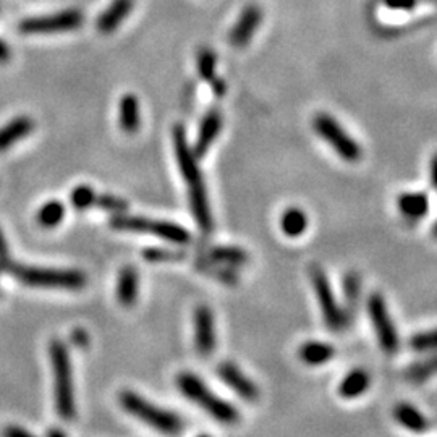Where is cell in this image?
<instances>
[{
	"instance_id": "1",
	"label": "cell",
	"mask_w": 437,
	"mask_h": 437,
	"mask_svg": "<svg viewBox=\"0 0 437 437\" xmlns=\"http://www.w3.org/2000/svg\"><path fill=\"white\" fill-rule=\"evenodd\" d=\"M172 136L180 172H182L185 183L188 186L191 212H193V217L201 232L211 233L214 230V217L211 212V206H209L207 190L203 178V172L200 166H198V157L195 156L193 148L190 146L188 139H186L185 128L182 125H177L173 128Z\"/></svg>"
},
{
	"instance_id": "2",
	"label": "cell",
	"mask_w": 437,
	"mask_h": 437,
	"mask_svg": "<svg viewBox=\"0 0 437 437\" xmlns=\"http://www.w3.org/2000/svg\"><path fill=\"white\" fill-rule=\"evenodd\" d=\"M0 272H7L21 284L36 288L80 290L86 285V276L81 271L25 266L11 261V258L0 266Z\"/></svg>"
},
{
	"instance_id": "3",
	"label": "cell",
	"mask_w": 437,
	"mask_h": 437,
	"mask_svg": "<svg viewBox=\"0 0 437 437\" xmlns=\"http://www.w3.org/2000/svg\"><path fill=\"white\" fill-rule=\"evenodd\" d=\"M177 387L186 399L203 408L215 421L229 424V426L240 421L242 416L238 408L230 404V401L219 397L217 394H214L212 390L206 386V382H204L201 377L193 374V372H180L177 376Z\"/></svg>"
},
{
	"instance_id": "4",
	"label": "cell",
	"mask_w": 437,
	"mask_h": 437,
	"mask_svg": "<svg viewBox=\"0 0 437 437\" xmlns=\"http://www.w3.org/2000/svg\"><path fill=\"white\" fill-rule=\"evenodd\" d=\"M49 357L54 372V394L55 408L58 416L67 421H72L77 416V405H75V390H73V374L72 361H70L68 348L65 343L58 339L50 340Z\"/></svg>"
},
{
	"instance_id": "5",
	"label": "cell",
	"mask_w": 437,
	"mask_h": 437,
	"mask_svg": "<svg viewBox=\"0 0 437 437\" xmlns=\"http://www.w3.org/2000/svg\"><path fill=\"white\" fill-rule=\"evenodd\" d=\"M313 131L347 164H357L363 159V146L345 130L334 115L319 112L313 117Z\"/></svg>"
},
{
	"instance_id": "6",
	"label": "cell",
	"mask_w": 437,
	"mask_h": 437,
	"mask_svg": "<svg viewBox=\"0 0 437 437\" xmlns=\"http://www.w3.org/2000/svg\"><path fill=\"white\" fill-rule=\"evenodd\" d=\"M119 401L124 410L138 419H141L151 428H154L161 433L166 434H178L183 429V421L177 413L161 408L154 404H151L141 395H138L133 390H124L119 395Z\"/></svg>"
},
{
	"instance_id": "7",
	"label": "cell",
	"mask_w": 437,
	"mask_h": 437,
	"mask_svg": "<svg viewBox=\"0 0 437 437\" xmlns=\"http://www.w3.org/2000/svg\"><path fill=\"white\" fill-rule=\"evenodd\" d=\"M110 225L115 230L122 232H136V233H149V235L159 237L162 240H167L175 244H186L191 242V233L183 225L177 222H168V220H153L146 217H136V215L126 214H114L110 219Z\"/></svg>"
},
{
	"instance_id": "8",
	"label": "cell",
	"mask_w": 437,
	"mask_h": 437,
	"mask_svg": "<svg viewBox=\"0 0 437 437\" xmlns=\"http://www.w3.org/2000/svg\"><path fill=\"white\" fill-rule=\"evenodd\" d=\"M366 313H368L372 330H374L377 343L382 352L389 355V357L397 355L400 350V334L382 293L372 291L368 296V300H366Z\"/></svg>"
},
{
	"instance_id": "9",
	"label": "cell",
	"mask_w": 437,
	"mask_h": 437,
	"mask_svg": "<svg viewBox=\"0 0 437 437\" xmlns=\"http://www.w3.org/2000/svg\"><path fill=\"white\" fill-rule=\"evenodd\" d=\"M310 281L325 328L332 332H342L348 325V320L345 318V313H343L340 301L337 300V295L334 288H332L328 274H325L323 267L314 264L310 269Z\"/></svg>"
},
{
	"instance_id": "10",
	"label": "cell",
	"mask_w": 437,
	"mask_h": 437,
	"mask_svg": "<svg viewBox=\"0 0 437 437\" xmlns=\"http://www.w3.org/2000/svg\"><path fill=\"white\" fill-rule=\"evenodd\" d=\"M85 16L77 9H70L58 11V14L33 16L20 23L18 29L25 34H49V33H62L73 31L83 26Z\"/></svg>"
},
{
	"instance_id": "11",
	"label": "cell",
	"mask_w": 437,
	"mask_h": 437,
	"mask_svg": "<svg viewBox=\"0 0 437 437\" xmlns=\"http://www.w3.org/2000/svg\"><path fill=\"white\" fill-rule=\"evenodd\" d=\"M217 376L233 394H237L244 401L253 404L259 399L261 392L258 384L248 374H244V371L232 361H224L217 366Z\"/></svg>"
},
{
	"instance_id": "12",
	"label": "cell",
	"mask_w": 437,
	"mask_h": 437,
	"mask_svg": "<svg viewBox=\"0 0 437 437\" xmlns=\"http://www.w3.org/2000/svg\"><path fill=\"white\" fill-rule=\"evenodd\" d=\"M195 347L203 357H209L217 347V334H215V318L211 308L200 305L195 310Z\"/></svg>"
},
{
	"instance_id": "13",
	"label": "cell",
	"mask_w": 437,
	"mask_h": 437,
	"mask_svg": "<svg viewBox=\"0 0 437 437\" xmlns=\"http://www.w3.org/2000/svg\"><path fill=\"white\" fill-rule=\"evenodd\" d=\"M222 126L224 119L219 109H211L204 114L196 135V141L193 144V153L196 157H204L207 154V151L211 149V146L222 131Z\"/></svg>"
},
{
	"instance_id": "14",
	"label": "cell",
	"mask_w": 437,
	"mask_h": 437,
	"mask_svg": "<svg viewBox=\"0 0 437 437\" xmlns=\"http://www.w3.org/2000/svg\"><path fill=\"white\" fill-rule=\"evenodd\" d=\"M261 20H262V11L258 5H248V7H244L242 15L238 16L235 26H233L230 31L229 36L230 44L235 45L238 49L244 48V45L252 41L254 33L258 31Z\"/></svg>"
},
{
	"instance_id": "15",
	"label": "cell",
	"mask_w": 437,
	"mask_h": 437,
	"mask_svg": "<svg viewBox=\"0 0 437 437\" xmlns=\"http://www.w3.org/2000/svg\"><path fill=\"white\" fill-rule=\"evenodd\" d=\"M371 382L372 379L368 369L357 366V368H352L340 379L339 386H337V394L343 400H357L368 392Z\"/></svg>"
},
{
	"instance_id": "16",
	"label": "cell",
	"mask_w": 437,
	"mask_h": 437,
	"mask_svg": "<svg viewBox=\"0 0 437 437\" xmlns=\"http://www.w3.org/2000/svg\"><path fill=\"white\" fill-rule=\"evenodd\" d=\"M397 207L408 222H419L429 214L431 200L426 191H405L397 198Z\"/></svg>"
},
{
	"instance_id": "17",
	"label": "cell",
	"mask_w": 437,
	"mask_h": 437,
	"mask_svg": "<svg viewBox=\"0 0 437 437\" xmlns=\"http://www.w3.org/2000/svg\"><path fill=\"white\" fill-rule=\"evenodd\" d=\"M337 350L329 342L324 340H306L298 347V358L303 365L311 366V368H318V366H324L330 363L335 358Z\"/></svg>"
},
{
	"instance_id": "18",
	"label": "cell",
	"mask_w": 437,
	"mask_h": 437,
	"mask_svg": "<svg viewBox=\"0 0 437 437\" xmlns=\"http://www.w3.org/2000/svg\"><path fill=\"white\" fill-rule=\"evenodd\" d=\"M133 7H135V0H112V4L97 16V31L102 34L114 33L128 18Z\"/></svg>"
},
{
	"instance_id": "19",
	"label": "cell",
	"mask_w": 437,
	"mask_h": 437,
	"mask_svg": "<svg viewBox=\"0 0 437 437\" xmlns=\"http://www.w3.org/2000/svg\"><path fill=\"white\" fill-rule=\"evenodd\" d=\"M342 293H343V313L348 324H352L355 316H358L361 295H363V284L358 272L350 271L342 279Z\"/></svg>"
},
{
	"instance_id": "20",
	"label": "cell",
	"mask_w": 437,
	"mask_h": 437,
	"mask_svg": "<svg viewBox=\"0 0 437 437\" xmlns=\"http://www.w3.org/2000/svg\"><path fill=\"white\" fill-rule=\"evenodd\" d=\"M394 419L410 433H424L429 428V419L418 406L400 401L394 406Z\"/></svg>"
},
{
	"instance_id": "21",
	"label": "cell",
	"mask_w": 437,
	"mask_h": 437,
	"mask_svg": "<svg viewBox=\"0 0 437 437\" xmlns=\"http://www.w3.org/2000/svg\"><path fill=\"white\" fill-rule=\"evenodd\" d=\"M139 276L133 266L122 267L117 279V300L124 306H133L138 300Z\"/></svg>"
},
{
	"instance_id": "22",
	"label": "cell",
	"mask_w": 437,
	"mask_h": 437,
	"mask_svg": "<svg viewBox=\"0 0 437 437\" xmlns=\"http://www.w3.org/2000/svg\"><path fill=\"white\" fill-rule=\"evenodd\" d=\"M34 130V120L26 115H20L0 128V151H5L21 141Z\"/></svg>"
},
{
	"instance_id": "23",
	"label": "cell",
	"mask_w": 437,
	"mask_h": 437,
	"mask_svg": "<svg viewBox=\"0 0 437 437\" xmlns=\"http://www.w3.org/2000/svg\"><path fill=\"white\" fill-rule=\"evenodd\" d=\"M119 124L120 128L128 135H133L139 130L141 125V110H139V101L135 95L128 92L122 96L119 102Z\"/></svg>"
},
{
	"instance_id": "24",
	"label": "cell",
	"mask_w": 437,
	"mask_h": 437,
	"mask_svg": "<svg viewBox=\"0 0 437 437\" xmlns=\"http://www.w3.org/2000/svg\"><path fill=\"white\" fill-rule=\"evenodd\" d=\"M310 225V217L305 209L298 206H290L281 215V230L285 237L300 238L306 233Z\"/></svg>"
},
{
	"instance_id": "25",
	"label": "cell",
	"mask_w": 437,
	"mask_h": 437,
	"mask_svg": "<svg viewBox=\"0 0 437 437\" xmlns=\"http://www.w3.org/2000/svg\"><path fill=\"white\" fill-rule=\"evenodd\" d=\"M404 376L408 382L411 384H424L429 379L437 376V353H428L426 358L413 361L411 365H408Z\"/></svg>"
},
{
	"instance_id": "26",
	"label": "cell",
	"mask_w": 437,
	"mask_h": 437,
	"mask_svg": "<svg viewBox=\"0 0 437 437\" xmlns=\"http://www.w3.org/2000/svg\"><path fill=\"white\" fill-rule=\"evenodd\" d=\"M209 259L227 267H242L248 262L249 256L240 247H214L209 249Z\"/></svg>"
},
{
	"instance_id": "27",
	"label": "cell",
	"mask_w": 437,
	"mask_h": 437,
	"mask_svg": "<svg viewBox=\"0 0 437 437\" xmlns=\"http://www.w3.org/2000/svg\"><path fill=\"white\" fill-rule=\"evenodd\" d=\"M63 217H65V206L58 200H52L43 204L36 214L38 224L43 229H54V227L62 222Z\"/></svg>"
},
{
	"instance_id": "28",
	"label": "cell",
	"mask_w": 437,
	"mask_h": 437,
	"mask_svg": "<svg viewBox=\"0 0 437 437\" xmlns=\"http://www.w3.org/2000/svg\"><path fill=\"white\" fill-rule=\"evenodd\" d=\"M410 348L413 352L428 355L437 353V328L419 330L410 337Z\"/></svg>"
},
{
	"instance_id": "29",
	"label": "cell",
	"mask_w": 437,
	"mask_h": 437,
	"mask_svg": "<svg viewBox=\"0 0 437 437\" xmlns=\"http://www.w3.org/2000/svg\"><path fill=\"white\" fill-rule=\"evenodd\" d=\"M196 70L200 78L207 81V83H211V81L217 77V75H215V70H217V55H215L209 48H203L200 52H198Z\"/></svg>"
},
{
	"instance_id": "30",
	"label": "cell",
	"mask_w": 437,
	"mask_h": 437,
	"mask_svg": "<svg viewBox=\"0 0 437 437\" xmlns=\"http://www.w3.org/2000/svg\"><path fill=\"white\" fill-rule=\"evenodd\" d=\"M96 198L97 193L90 185H78L70 193V203L77 211H86V209L95 206Z\"/></svg>"
},
{
	"instance_id": "31",
	"label": "cell",
	"mask_w": 437,
	"mask_h": 437,
	"mask_svg": "<svg viewBox=\"0 0 437 437\" xmlns=\"http://www.w3.org/2000/svg\"><path fill=\"white\" fill-rule=\"evenodd\" d=\"M143 258L148 262H173V261H182L185 259V252L175 248H161L153 247L146 248L143 252Z\"/></svg>"
},
{
	"instance_id": "32",
	"label": "cell",
	"mask_w": 437,
	"mask_h": 437,
	"mask_svg": "<svg viewBox=\"0 0 437 437\" xmlns=\"http://www.w3.org/2000/svg\"><path fill=\"white\" fill-rule=\"evenodd\" d=\"M95 206L110 214H122L128 209V203L124 200V198L114 195H97Z\"/></svg>"
},
{
	"instance_id": "33",
	"label": "cell",
	"mask_w": 437,
	"mask_h": 437,
	"mask_svg": "<svg viewBox=\"0 0 437 437\" xmlns=\"http://www.w3.org/2000/svg\"><path fill=\"white\" fill-rule=\"evenodd\" d=\"M70 340H72L75 347L86 348L87 343H90V335H87V332L83 329H75L72 335H70Z\"/></svg>"
},
{
	"instance_id": "34",
	"label": "cell",
	"mask_w": 437,
	"mask_h": 437,
	"mask_svg": "<svg viewBox=\"0 0 437 437\" xmlns=\"http://www.w3.org/2000/svg\"><path fill=\"white\" fill-rule=\"evenodd\" d=\"M384 4L392 10H413L416 7V0H384Z\"/></svg>"
},
{
	"instance_id": "35",
	"label": "cell",
	"mask_w": 437,
	"mask_h": 437,
	"mask_svg": "<svg viewBox=\"0 0 437 437\" xmlns=\"http://www.w3.org/2000/svg\"><path fill=\"white\" fill-rule=\"evenodd\" d=\"M428 177H429V185L433 186L434 190H437V153L431 157V161H429Z\"/></svg>"
},
{
	"instance_id": "36",
	"label": "cell",
	"mask_w": 437,
	"mask_h": 437,
	"mask_svg": "<svg viewBox=\"0 0 437 437\" xmlns=\"http://www.w3.org/2000/svg\"><path fill=\"white\" fill-rule=\"evenodd\" d=\"M211 90H212V92L215 96H219V97H222L225 92H227V85H225V81L224 80H220L219 77H215L211 83Z\"/></svg>"
},
{
	"instance_id": "37",
	"label": "cell",
	"mask_w": 437,
	"mask_h": 437,
	"mask_svg": "<svg viewBox=\"0 0 437 437\" xmlns=\"http://www.w3.org/2000/svg\"><path fill=\"white\" fill-rule=\"evenodd\" d=\"M10 259V252H9V243L5 240L2 230H0V266L4 264L5 261Z\"/></svg>"
},
{
	"instance_id": "38",
	"label": "cell",
	"mask_w": 437,
	"mask_h": 437,
	"mask_svg": "<svg viewBox=\"0 0 437 437\" xmlns=\"http://www.w3.org/2000/svg\"><path fill=\"white\" fill-rule=\"evenodd\" d=\"M5 436L9 437H20V436H29V433L26 429H23L21 426H18V424H10V426L5 428L4 431Z\"/></svg>"
},
{
	"instance_id": "39",
	"label": "cell",
	"mask_w": 437,
	"mask_h": 437,
	"mask_svg": "<svg viewBox=\"0 0 437 437\" xmlns=\"http://www.w3.org/2000/svg\"><path fill=\"white\" fill-rule=\"evenodd\" d=\"M11 58L10 45L5 41L0 39V63H7Z\"/></svg>"
},
{
	"instance_id": "40",
	"label": "cell",
	"mask_w": 437,
	"mask_h": 437,
	"mask_svg": "<svg viewBox=\"0 0 437 437\" xmlns=\"http://www.w3.org/2000/svg\"><path fill=\"white\" fill-rule=\"evenodd\" d=\"M48 436H65V433H63V431H60V429H50Z\"/></svg>"
},
{
	"instance_id": "41",
	"label": "cell",
	"mask_w": 437,
	"mask_h": 437,
	"mask_svg": "<svg viewBox=\"0 0 437 437\" xmlns=\"http://www.w3.org/2000/svg\"><path fill=\"white\" fill-rule=\"evenodd\" d=\"M433 235L437 238V220H436L434 225H433Z\"/></svg>"
}]
</instances>
